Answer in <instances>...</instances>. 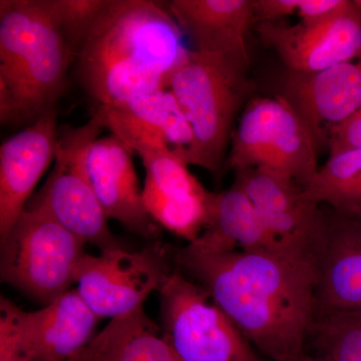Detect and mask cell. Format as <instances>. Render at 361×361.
<instances>
[{
	"mask_svg": "<svg viewBox=\"0 0 361 361\" xmlns=\"http://www.w3.org/2000/svg\"><path fill=\"white\" fill-rule=\"evenodd\" d=\"M174 264L207 292L259 355L294 361L305 353L315 317L306 251L205 254L185 246L174 251Z\"/></svg>",
	"mask_w": 361,
	"mask_h": 361,
	"instance_id": "6da1fadb",
	"label": "cell"
},
{
	"mask_svg": "<svg viewBox=\"0 0 361 361\" xmlns=\"http://www.w3.org/2000/svg\"><path fill=\"white\" fill-rule=\"evenodd\" d=\"M188 51L167 6L111 0L75 56V75L99 106H116L168 90Z\"/></svg>",
	"mask_w": 361,
	"mask_h": 361,
	"instance_id": "7a4b0ae2",
	"label": "cell"
},
{
	"mask_svg": "<svg viewBox=\"0 0 361 361\" xmlns=\"http://www.w3.org/2000/svg\"><path fill=\"white\" fill-rule=\"evenodd\" d=\"M250 61L189 49L171 75V90L191 127L188 165L222 172L237 114L249 94Z\"/></svg>",
	"mask_w": 361,
	"mask_h": 361,
	"instance_id": "3957f363",
	"label": "cell"
},
{
	"mask_svg": "<svg viewBox=\"0 0 361 361\" xmlns=\"http://www.w3.org/2000/svg\"><path fill=\"white\" fill-rule=\"evenodd\" d=\"M87 243L28 202L6 238L0 240V277L33 300L47 304L71 290Z\"/></svg>",
	"mask_w": 361,
	"mask_h": 361,
	"instance_id": "277c9868",
	"label": "cell"
},
{
	"mask_svg": "<svg viewBox=\"0 0 361 361\" xmlns=\"http://www.w3.org/2000/svg\"><path fill=\"white\" fill-rule=\"evenodd\" d=\"M318 146L291 104L278 94L254 99L233 133L223 170L265 169L305 187L317 173Z\"/></svg>",
	"mask_w": 361,
	"mask_h": 361,
	"instance_id": "5b68a950",
	"label": "cell"
},
{
	"mask_svg": "<svg viewBox=\"0 0 361 361\" xmlns=\"http://www.w3.org/2000/svg\"><path fill=\"white\" fill-rule=\"evenodd\" d=\"M161 336L184 361H263L207 292L175 267L159 291Z\"/></svg>",
	"mask_w": 361,
	"mask_h": 361,
	"instance_id": "8992f818",
	"label": "cell"
},
{
	"mask_svg": "<svg viewBox=\"0 0 361 361\" xmlns=\"http://www.w3.org/2000/svg\"><path fill=\"white\" fill-rule=\"evenodd\" d=\"M104 129L99 110L89 123L59 135L58 156L44 187L30 201L44 207L63 227L101 252L123 247L109 227V218L92 189L85 158L87 147Z\"/></svg>",
	"mask_w": 361,
	"mask_h": 361,
	"instance_id": "52a82bcc",
	"label": "cell"
},
{
	"mask_svg": "<svg viewBox=\"0 0 361 361\" xmlns=\"http://www.w3.org/2000/svg\"><path fill=\"white\" fill-rule=\"evenodd\" d=\"M174 252L160 241L137 252L125 247L85 254L75 272L77 291L99 318L111 320L144 307L153 292L160 291L174 272Z\"/></svg>",
	"mask_w": 361,
	"mask_h": 361,
	"instance_id": "ba28073f",
	"label": "cell"
},
{
	"mask_svg": "<svg viewBox=\"0 0 361 361\" xmlns=\"http://www.w3.org/2000/svg\"><path fill=\"white\" fill-rule=\"evenodd\" d=\"M101 318L71 289L37 311L0 298V334L27 361H70L94 339Z\"/></svg>",
	"mask_w": 361,
	"mask_h": 361,
	"instance_id": "9c48e42d",
	"label": "cell"
},
{
	"mask_svg": "<svg viewBox=\"0 0 361 361\" xmlns=\"http://www.w3.org/2000/svg\"><path fill=\"white\" fill-rule=\"evenodd\" d=\"M253 30L291 73H317L361 54V6L356 0H342L334 11L314 20L266 21Z\"/></svg>",
	"mask_w": 361,
	"mask_h": 361,
	"instance_id": "30bf717a",
	"label": "cell"
},
{
	"mask_svg": "<svg viewBox=\"0 0 361 361\" xmlns=\"http://www.w3.org/2000/svg\"><path fill=\"white\" fill-rule=\"evenodd\" d=\"M315 313L361 311V218L322 206L307 246Z\"/></svg>",
	"mask_w": 361,
	"mask_h": 361,
	"instance_id": "8fae6325",
	"label": "cell"
},
{
	"mask_svg": "<svg viewBox=\"0 0 361 361\" xmlns=\"http://www.w3.org/2000/svg\"><path fill=\"white\" fill-rule=\"evenodd\" d=\"M39 33L11 87H0V123H35L54 110L68 87L75 56L52 18L47 0Z\"/></svg>",
	"mask_w": 361,
	"mask_h": 361,
	"instance_id": "7c38bea8",
	"label": "cell"
},
{
	"mask_svg": "<svg viewBox=\"0 0 361 361\" xmlns=\"http://www.w3.org/2000/svg\"><path fill=\"white\" fill-rule=\"evenodd\" d=\"M137 154L146 170L142 196L149 216L164 229L192 243L208 225L214 193L207 191L172 149L144 148Z\"/></svg>",
	"mask_w": 361,
	"mask_h": 361,
	"instance_id": "4fadbf2b",
	"label": "cell"
},
{
	"mask_svg": "<svg viewBox=\"0 0 361 361\" xmlns=\"http://www.w3.org/2000/svg\"><path fill=\"white\" fill-rule=\"evenodd\" d=\"M58 113L47 111L0 147V240L4 239L32 197L59 148Z\"/></svg>",
	"mask_w": 361,
	"mask_h": 361,
	"instance_id": "5bb4252c",
	"label": "cell"
},
{
	"mask_svg": "<svg viewBox=\"0 0 361 361\" xmlns=\"http://www.w3.org/2000/svg\"><path fill=\"white\" fill-rule=\"evenodd\" d=\"M279 96L300 116L320 148L332 128L361 108V54L317 73L287 71Z\"/></svg>",
	"mask_w": 361,
	"mask_h": 361,
	"instance_id": "9a60e30c",
	"label": "cell"
},
{
	"mask_svg": "<svg viewBox=\"0 0 361 361\" xmlns=\"http://www.w3.org/2000/svg\"><path fill=\"white\" fill-rule=\"evenodd\" d=\"M85 164L109 219L149 242L159 241L161 227L145 207L130 149L115 135L97 137L87 147Z\"/></svg>",
	"mask_w": 361,
	"mask_h": 361,
	"instance_id": "2e32d148",
	"label": "cell"
},
{
	"mask_svg": "<svg viewBox=\"0 0 361 361\" xmlns=\"http://www.w3.org/2000/svg\"><path fill=\"white\" fill-rule=\"evenodd\" d=\"M234 183L249 197L278 245L306 251L319 222L322 206L308 198L301 185L258 168L236 171Z\"/></svg>",
	"mask_w": 361,
	"mask_h": 361,
	"instance_id": "e0dca14e",
	"label": "cell"
},
{
	"mask_svg": "<svg viewBox=\"0 0 361 361\" xmlns=\"http://www.w3.org/2000/svg\"><path fill=\"white\" fill-rule=\"evenodd\" d=\"M99 110L104 128L130 153L144 148L169 149L184 160L191 146V127L171 90L142 94L116 106H99Z\"/></svg>",
	"mask_w": 361,
	"mask_h": 361,
	"instance_id": "ac0fdd59",
	"label": "cell"
},
{
	"mask_svg": "<svg viewBox=\"0 0 361 361\" xmlns=\"http://www.w3.org/2000/svg\"><path fill=\"white\" fill-rule=\"evenodd\" d=\"M167 7L193 51L250 61L247 35L256 25L253 0H173Z\"/></svg>",
	"mask_w": 361,
	"mask_h": 361,
	"instance_id": "d6986e66",
	"label": "cell"
},
{
	"mask_svg": "<svg viewBox=\"0 0 361 361\" xmlns=\"http://www.w3.org/2000/svg\"><path fill=\"white\" fill-rule=\"evenodd\" d=\"M186 246L205 254L283 248L271 236L253 203L236 183L221 193H214L208 225Z\"/></svg>",
	"mask_w": 361,
	"mask_h": 361,
	"instance_id": "ffe728a7",
	"label": "cell"
},
{
	"mask_svg": "<svg viewBox=\"0 0 361 361\" xmlns=\"http://www.w3.org/2000/svg\"><path fill=\"white\" fill-rule=\"evenodd\" d=\"M73 361H184L144 307L111 320Z\"/></svg>",
	"mask_w": 361,
	"mask_h": 361,
	"instance_id": "44dd1931",
	"label": "cell"
},
{
	"mask_svg": "<svg viewBox=\"0 0 361 361\" xmlns=\"http://www.w3.org/2000/svg\"><path fill=\"white\" fill-rule=\"evenodd\" d=\"M44 14V0L0 1V87H11L18 78Z\"/></svg>",
	"mask_w": 361,
	"mask_h": 361,
	"instance_id": "7402d4cb",
	"label": "cell"
},
{
	"mask_svg": "<svg viewBox=\"0 0 361 361\" xmlns=\"http://www.w3.org/2000/svg\"><path fill=\"white\" fill-rule=\"evenodd\" d=\"M311 201L343 215L361 216V148L329 157L303 187Z\"/></svg>",
	"mask_w": 361,
	"mask_h": 361,
	"instance_id": "603a6c76",
	"label": "cell"
},
{
	"mask_svg": "<svg viewBox=\"0 0 361 361\" xmlns=\"http://www.w3.org/2000/svg\"><path fill=\"white\" fill-rule=\"evenodd\" d=\"M310 339L324 361H361V311L315 313Z\"/></svg>",
	"mask_w": 361,
	"mask_h": 361,
	"instance_id": "cb8c5ba5",
	"label": "cell"
},
{
	"mask_svg": "<svg viewBox=\"0 0 361 361\" xmlns=\"http://www.w3.org/2000/svg\"><path fill=\"white\" fill-rule=\"evenodd\" d=\"M111 0H47L52 18L65 35L73 54L87 39Z\"/></svg>",
	"mask_w": 361,
	"mask_h": 361,
	"instance_id": "d4e9b609",
	"label": "cell"
},
{
	"mask_svg": "<svg viewBox=\"0 0 361 361\" xmlns=\"http://www.w3.org/2000/svg\"><path fill=\"white\" fill-rule=\"evenodd\" d=\"M342 0H253L256 23L297 16L310 21L322 18L341 6Z\"/></svg>",
	"mask_w": 361,
	"mask_h": 361,
	"instance_id": "484cf974",
	"label": "cell"
},
{
	"mask_svg": "<svg viewBox=\"0 0 361 361\" xmlns=\"http://www.w3.org/2000/svg\"><path fill=\"white\" fill-rule=\"evenodd\" d=\"M329 157L361 148V108L350 118L329 130Z\"/></svg>",
	"mask_w": 361,
	"mask_h": 361,
	"instance_id": "4316f807",
	"label": "cell"
},
{
	"mask_svg": "<svg viewBox=\"0 0 361 361\" xmlns=\"http://www.w3.org/2000/svg\"><path fill=\"white\" fill-rule=\"evenodd\" d=\"M294 361H324L322 360V358L318 357V356H311L306 355L304 353L303 355H301L300 357L297 358L296 360Z\"/></svg>",
	"mask_w": 361,
	"mask_h": 361,
	"instance_id": "83f0119b",
	"label": "cell"
},
{
	"mask_svg": "<svg viewBox=\"0 0 361 361\" xmlns=\"http://www.w3.org/2000/svg\"><path fill=\"white\" fill-rule=\"evenodd\" d=\"M16 361H27V360H23V358H20V360H16ZM70 361H73V360H70Z\"/></svg>",
	"mask_w": 361,
	"mask_h": 361,
	"instance_id": "f1b7e54d",
	"label": "cell"
},
{
	"mask_svg": "<svg viewBox=\"0 0 361 361\" xmlns=\"http://www.w3.org/2000/svg\"><path fill=\"white\" fill-rule=\"evenodd\" d=\"M356 1H357L358 4H360V6H361V0H356Z\"/></svg>",
	"mask_w": 361,
	"mask_h": 361,
	"instance_id": "f546056e",
	"label": "cell"
},
{
	"mask_svg": "<svg viewBox=\"0 0 361 361\" xmlns=\"http://www.w3.org/2000/svg\"><path fill=\"white\" fill-rule=\"evenodd\" d=\"M357 218H361V216H360V217H357Z\"/></svg>",
	"mask_w": 361,
	"mask_h": 361,
	"instance_id": "4dcf8cb0",
	"label": "cell"
}]
</instances>
